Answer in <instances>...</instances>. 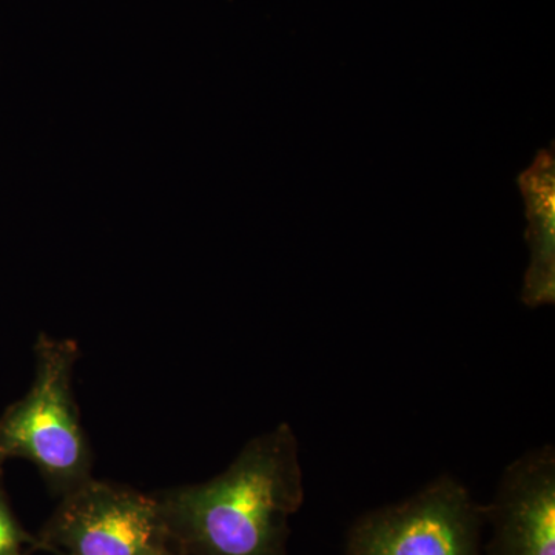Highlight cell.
Instances as JSON below:
<instances>
[{
  "label": "cell",
  "mask_w": 555,
  "mask_h": 555,
  "mask_svg": "<svg viewBox=\"0 0 555 555\" xmlns=\"http://www.w3.org/2000/svg\"><path fill=\"white\" fill-rule=\"evenodd\" d=\"M155 495L182 555H288L291 518L305 502L297 437L283 423L219 476Z\"/></svg>",
  "instance_id": "obj_1"
},
{
  "label": "cell",
  "mask_w": 555,
  "mask_h": 555,
  "mask_svg": "<svg viewBox=\"0 0 555 555\" xmlns=\"http://www.w3.org/2000/svg\"><path fill=\"white\" fill-rule=\"evenodd\" d=\"M30 390L0 416V469L7 460L33 463L56 495L91 478L93 456L73 396L79 347L39 335Z\"/></svg>",
  "instance_id": "obj_2"
},
{
  "label": "cell",
  "mask_w": 555,
  "mask_h": 555,
  "mask_svg": "<svg viewBox=\"0 0 555 555\" xmlns=\"http://www.w3.org/2000/svg\"><path fill=\"white\" fill-rule=\"evenodd\" d=\"M36 539L57 555H182L158 496L93 477L61 496Z\"/></svg>",
  "instance_id": "obj_3"
},
{
  "label": "cell",
  "mask_w": 555,
  "mask_h": 555,
  "mask_svg": "<svg viewBox=\"0 0 555 555\" xmlns=\"http://www.w3.org/2000/svg\"><path fill=\"white\" fill-rule=\"evenodd\" d=\"M485 506L455 478H437L403 502L358 518L347 555H483Z\"/></svg>",
  "instance_id": "obj_4"
},
{
  "label": "cell",
  "mask_w": 555,
  "mask_h": 555,
  "mask_svg": "<svg viewBox=\"0 0 555 555\" xmlns=\"http://www.w3.org/2000/svg\"><path fill=\"white\" fill-rule=\"evenodd\" d=\"M485 518V555H555L554 447L532 449L503 470Z\"/></svg>",
  "instance_id": "obj_5"
},
{
  "label": "cell",
  "mask_w": 555,
  "mask_h": 555,
  "mask_svg": "<svg viewBox=\"0 0 555 555\" xmlns=\"http://www.w3.org/2000/svg\"><path fill=\"white\" fill-rule=\"evenodd\" d=\"M528 219L525 240L529 264L521 301L529 309L555 302V155L554 144L537 153L531 166L517 179Z\"/></svg>",
  "instance_id": "obj_6"
},
{
  "label": "cell",
  "mask_w": 555,
  "mask_h": 555,
  "mask_svg": "<svg viewBox=\"0 0 555 555\" xmlns=\"http://www.w3.org/2000/svg\"><path fill=\"white\" fill-rule=\"evenodd\" d=\"M39 551L38 539L28 534L14 516L2 486L0 469V555H30Z\"/></svg>",
  "instance_id": "obj_7"
}]
</instances>
